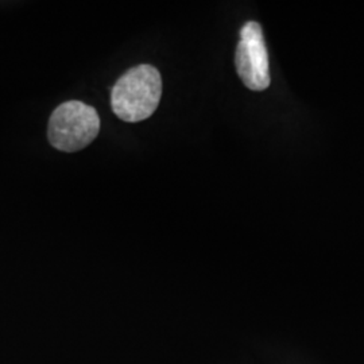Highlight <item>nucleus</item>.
Listing matches in <instances>:
<instances>
[{"instance_id": "nucleus-1", "label": "nucleus", "mask_w": 364, "mask_h": 364, "mask_svg": "<svg viewBox=\"0 0 364 364\" xmlns=\"http://www.w3.org/2000/svg\"><path fill=\"white\" fill-rule=\"evenodd\" d=\"M161 96V73L154 66L142 64L117 80L111 91V107L123 122L138 123L156 112Z\"/></svg>"}, {"instance_id": "nucleus-2", "label": "nucleus", "mask_w": 364, "mask_h": 364, "mask_svg": "<svg viewBox=\"0 0 364 364\" xmlns=\"http://www.w3.org/2000/svg\"><path fill=\"white\" fill-rule=\"evenodd\" d=\"M100 132L97 111L82 102L70 100L53 111L48 126V139L54 149L76 153L96 139Z\"/></svg>"}, {"instance_id": "nucleus-3", "label": "nucleus", "mask_w": 364, "mask_h": 364, "mask_svg": "<svg viewBox=\"0 0 364 364\" xmlns=\"http://www.w3.org/2000/svg\"><path fill=\"white\" fill-rule=\"evenodd\" d=\"M235 65L239 77L251 91H264L270 85L269 55L258 22H247L240 30Z\"/></svg>"}]
</instances>
